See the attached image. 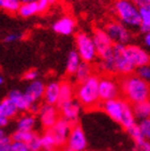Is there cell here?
I'll return each instance as SVG.
<instances>
[{
    "instance_id": "cell-1",
    "label": "cell",
    "mask_w": 150,
    "mask_h": 151,
    "mask_svg": "<svg viewBox=\"0 0 150 151\" xmlns=\"http://www.w3.org/2000/svg\"><path fill=\"white\" fill-rule=\"evenodd\" d=\"M119 85L123 99L131 105L149 101L150 87L148 81H144L135 74L124 76Z\"/></svg>"
},
{
    "instance_id": "cell-2",
    "label": "cell",
    "mask_w": 150,
    "mask_h": 151,
    "mask_svg": "<svg viewBox=\"0 0 150 151\" xmlns=\"http://www.w3.org/2000/svg\"><path fill=\"white\" fill-rule=\"evenodd\" d=\"M99 76L92 74L86 81L78 84V87L75 90L76 100L81 107L87 109H93L101 105V101L99 98Z\"/></svg>"
},
{
    "instance_id": "cell-3",
    "label": "cell",
    "mask_w": 150,
    "mask_h": 151,
    "mask_svg": "<svg viewBox=\"0 0 150 151\" xmlns=\"http://www.w3.org/2000/svg\"><path fill=\"white\" fill-rule=\"evenodd\" d=\"M115 12L119 19L118 22L128 29H139L141 18L138 9L131 0H117L115 2Z\"/></svg>"
},
{
    "instance_id": "cell-4",
    "label": "cell",
    "mask_w": 150,
    "mask_h": 151,
    "mask_svg": "<svg viewBox=\"0 0 150 151\" xmlns=\"http://www.w3.org/2000/svg\"><path fill=\"white\" fill-rule=\"evenodd\" d=\"M75 45L81 61L87 63H92L98 58V52L95 50L91 35L85 32H79L75 37Z\"/></svg>"
},
{
    "instance_id": "cell-5",
    "label": "cell",
    "mask_w": 150,
    "mask_h": 151,
    "mask_svg": "<svg viewBox=\"0 0 150 151\" xmlns=\"http://www.w3.org/2000/svg\"><path fill=\"white\" fill-rule=\"evenodd\" d=\"M99 98L100 101L103 102L110 100L120 98V85L117 79H115L112 75L103 76L99 79Z\"/></svg>"
},
{
    "instance_id": "cell-6",
    "label": "cell",
    "mask_w": 150,
    "mask_h": 151,
    "mask_svg": "<svg viewBox=\"0 0 150 151\" xmlns=\"http://www.w3.org/2000/svg\"><path fill=\"white\" fill-rule=\"evenodd\" d=\"M112 57H114V64H115L116 74L128 76L135 72V68L128 60L124 55V45L121 44H114L112 47Z\"/></svg>"
},
{
    "instance_id": "cell-7",
    "label": "cell",
    "mask_w": 150,
    "mask_h": 151,
    "mask_svg": "<svg viewBox=\"0 0 150 151\" xmlns=\"http://www.w3.org/2000/svg\"><path fill=\"white\" fill-rule=\"evenodd\" d=\"M104 30L114 44L125 45L131 40V37H132L130 29H128L127 27L122 25L118 20H112V22L108 23Z\"/></svg>"
},
{
    "instance_id": "cell-8",
    "label": "cell",
    "mask_w": 150,
    "mask_h": 151,
    "mask_svg": "<svg viewBox=\"0 0 150 151\" xmlns=\"http://www.w3.org/2000/svg\"><path fill=\"white\" fill-rule=\"evenodd\" d=\"M71 127H72V124L69 121L62 119L60 117V119L58 120L52 128H49L48 130H45L53 138L57 149L63 148L66 146Z\"/></svg>"
},
{
    "instance_id": "cell-9",
    "label": "cell",
    "mask_w": 150,
    "mask_h": 151,
    "mask_svg": "<svg viewBox=\"0 0 150 151\" xmlns=\"http://www.w3.org/2000/svg\"><path fill=\"white\" fill-rule=\"evenodd\" d=\"M87 145L88 142L83 128L78 123L72 124L66 139V147L70 148L72 151H86Z\"/></svg>"
},
{
    "instance_id": "cell-10",
    "label": "cell",
    "mask_w": 150,
    "mask_h": 151,
    "mask_svg": "<svg viewBox=\"0 0 150 151\" xmlns=\"http://www.w3.org/2000/svg\"><path fill=\"white\" fill-rule=\"evenodd\" d=\"M124 55L135 69L149 64L150 62V56L148 52L138 45H124Z\"/></svg>"
},
{
    "instance_id": "cell-11",
    "label": "cell",
    "mask_w": 150,
    "mask_h": 151,
    "mask_svg": "<svg viewBox=\"0 0 150 151\" xmlns=\"http://www.w3.org/2000/svg\"><path fill=\"white\" fill-rule=\"evenodd\" d=\"M38 115H39L41 124L45 130L52 128L60 119V113H59V108L57 105H49L44 103L43 105L40 106Z\"/></svg>"
},
{
    "instance_id": "cell-12",
    "label": "cell",
    "mask_w": 150,
    "mask_h": 151,
    "mask_svg": "<svg viewBox=\"0 0 150 151\" xmlns=\"http://www.w3.org/2000/svg\"><path fill=\"white\" fill-rule=\"evenodd\" d=\"M128 102L125 100L122 99V98H118V99L103 102L102 103V108L105 111V114H107L110 116V119H112L115 122L120 124L124 108H125Z\"/></svg>"
},
{
    "instance_id": "cell-13",
    "label": "cell",
    "mask_w": 150,
    "mask_h": 151,
    "mask_svg": "<svg viewBox=\"0 0 150 151\" xmlns=\"http://www.w3.org/2000/svg\"><path fill=\"white\" fill-rule=\"evenodd\" d=\"M60 117L62 119L69 121L71 124L77 123V120L79 118L81 111V105L77 102V100H70L68 102H64L63 104L58 106Z\"/></svg>"
},
{
    "instance_id": "cell-14",
    "label": "cell",
    "mask_w": 150,
    "mask_h": 151,
    "mask_svg": "<svg viewBox=\"0 0 150 151\" xmlns=\"http://www.w3.org/2000/svg\"><path fill=\"white\" fill-rule=\"evenodd\" d=\"M91 38H92L93 44H94L95 50H97V52H98V56H102L103 54L108 52L112 47V45H114V43L112 42L110 37L107 35L105 30L101 29V28H97V29L93 30Z\"/></svg>"
},
{
    "instance_id": "cell-15",
    "label": "cell",
    "mask_w": 150,
    "mask_h": 151,
    "mask_svg": "<svg viewBox=\"0 0 150 151\" xmlns=\"http://www.w3.org/2000/svg\"><path fill=\"white\" fill-rule=\"evenodd\" d=\"M76 28V22L71 16H63L60 19H58L54 25L53 29L54 31L62 35H70L74 32Z\"/></svg>"
},
{
    "instance_id": "cell-16",
    "label": "cell",
    "mask_w": 150,
    "mask_h": 151,
    "mask_svg": "<svg viewBox=\"0 0 150 151\" xmlns=\"http://www.w3.org/2000/svg\"><path fill=\"white\" fill-rule=\"evenodd\" d=\"M8 99L15 105V107L17 108V111H22V113H28L30 105L32 104L31 102L28 100L26 94L19 90H12L9 93Z\"/></svg>"
},
{
    "instance_id": "cell-17",
    "label": "cell",
    "mask_w": 150,
    "mask_h": 151,
    "mask_svg": "<svg viewBox=\"0 0 150 151\" xmlns=\"http://www.w3.org/2000/svg\"><path fill=\"white\" fill-rule=\"evenodd\" d=\"M44 89H45V85L43 81L35 79L30 83V85L27 87L26 91L24 93L26 94L29 101L31 103H35V102H39L43 99Z\"/></svg>"
},
{
    "instance_id": "cell-18",
    "label": "cell",
    "mask_w": 150,
    "mask_h": 151,
    "mask_svg": "<svg viewBox=\"0 0 150 151\" xmlns=\"http://www.w3.org/2000/svg\"><path fill=\"white\" fill-rule=\"evenodd\" d=\"M59 87L60 83L58 81H50L49 84L45 85L43 94V101L45 104L57 105L59 100Z\"/></svg>"
},
{
    "instance_id": "cell-19",
    "label": "cell",
    "mask_w": 150,
    "mask_h": 151,
    "mask_svg": "<svg viewBox=\"0 0 150 151\" xmlns=\"http://www.w3.org/2000/svg\"><path fill=\"white\" fill-rule=\"evenodd\" d=\"M75 96V89L72 83L70 81H62L60 83V87H59V100H58V104H63L64 102H68L70 100L74 99Z\"/></svg>"
},
{
    "instance_id": "cell-20",
    "label": "cell",
    "mask_w": 150,
    "mask_h": 151,
    "mask_svg": "<svg viewBox=\"0 0 150 151\" xmlns=\"http://www.w3.org/2000/svg\"><path fill=\"white\" fill-rule=\"evenodd\" d=\"M37 123V117L30 113L24 114L20 116L16 123V128L18 131H33Z\"/></svg>"
},
{
    "instance_id": "cell-21",
    "label": "cell",
    "mask_w": 150,
    "mask_h": 151,
    "mask_svg": "<svg viewBox=\"0 0 150 151\" xmlns=\"http://www.w3.org/2000/svg\"><path fill=\"white\" fill-rule=\"evenodd\" d=\"M18 111L15 107V105L10 101L8 98L4 99L2 102H0V115L8 120L13 119L17 116Z\"/></svg>"
},
{
    "instance_id": "cell-22",
    "label": "cell",
    "mask_w": 150,
    "mask_h": 151,
    "mask_svg": "<svg viewBox=\"0 0 150 151\" xmlns=\"http://www.w3.org/2000/svg\"><path fill=\"white\" fill-rule=\"evenodd\" d=\"M132 111L135 119H148L150 116V102L145 101L133 104Z\"/></svg>"
},
{
    "instance_id": "cell-23",
    "label": "cell",
    "mask_w": 150,
    "mask_h": 151,
    "mask_svg": "<svg viewBox=\"0 0 150 151\" xmlns=\"http://www.w3.org/2000/svg\"><path fill=\"white\" fill-rule=\"evenodd\" d=\"M92 67H91V63H87L81 61L79 67L77 68V70L75 71V73L73 74L75 77V81H77L78 84L83 83L84 81H86L89 76H91L93 74Z\"/></svg>"
},
{
    "instance_id": "cell-24",
    "label": "cell",
    "mask_w": 150,
    "mask_h": 151,
    "mask_svg": "<svg viewBox=\"0 0 150 151\" xmlns=\"http://www.w3.org/2000/svg\"><path fill=\"white\" fill-rule=\"evenodd\" d=\"M17 13L22 16V17H31V16H33V15L38 14L39 11H38L37 1L20 3Z\"/></svg>"
},
{
    "instance_id": "cell-25",
    "label": "cell",
    "mask_w": 150,
    "mask_h": 151,
    "mask_svg": "<svg viewBox=\"0 0 150 151\" xmlns=\"http://www.w3.org/2000/svg\"><path fill=\"white\" fill-rule=\"evenodd\" d=\"M81 60L78 56L76 50H71L68 56V60H66V73L70 75H73L75 71L77 70V68L79 67Z\"/></svg>"
},
{
    "instance_id": "cell-26",
    "label": "cell",
    "mask_w": 150,
    "mask_h": 151,
    "mask_svg": "<svg viewBox=\"0 0 150 151\" xmlns=\"http://www.w3.org/2000/svg\"><path fill=\"white\" fill-rule=\"evenodd\" d=\"M141 26L139 29L143 33H149L150 31V8H141L138 9Z\"/></svg>"
},
{
    "instance_id": "cell-27",
    "label": "cell",
    "mask_w": 150,
    "mask_h": 151,
    "mask_svg": "<svg viewBox=\"0 0 150 151\" xmlns=\"http://www.w3.org/2000/svg\"><path fill=\"white\" fill-rule=\"evenodd\" d=\"M20 6L19 0H0V9L6 11L10 14L17 13L18 8Z\"/></svg>"
},
{
    "instance_id": "cell-28",
    "label": "cell",
    "mask_w": 150,
    "mask_h": 151,
    "mask_svg": "<svg viewBox=\"0 0 150 151\" xmlns=\"http://www.w3.org/2000/svg\"><path fill=\"white\" fill-rule=\"evenodd\" d=\"M41 150L42 151H57V147H56L55 142L53 140L48 133L46 131L44 132V134L41 136Z\"/></svg>"
},
{
    "instance_id": "cell-29",
    "label": "cell",
    "mask_w": 150,
    "mask_h": 151,
    "mask_svg": "<svg viewBox=\"0 0 150 151\" xmlns=\"http://www.w3.org/2000/svg\"><path fill=\"white\" fill-rule=\"evenodd\" d=\"M35 131H18L16 130V132L13 133V135L11 136L12 142H27L31 139L32 135H33Z\"/></svg>"
},
{
    "instance_id": "cell-30",
    "label": "cell",
    "mask_w": 150,
    "mask_h": 151,
    "mask_svg": "<svg viewBox=\"0 0 150 151\" xmlns=\"http://www.w3.org/2000/svg\"><path fill=\"white\" fill-rule=\"evenodd\" d=\"M27 147L30 151H38L41 150V135L38 133H33L31 139L26 144Z\"/></svg>"
},
{
    "instance_id": "cell-31",
    "label": "cell",
    "mask_w": 150,
    "mask_h": 151,
    "mask_svg": "<svg viewBox=\"0 0 150 151\" xmlns=\"http://www.w3.org/2000/svg\"><path fill=\"white\" fill-rule=\"evenodd\" d=\"M139 129V132L141 133V135L146 138V139H149L150 137V120L148 119H141L139 121V123L137 124Z\"/></svg>"
},
{
    "instance_id": "cell-32",
    "label": "cell",
    "mask_w": 150,
    "mask_h": 151,
    "mask_svg": "<svg viewBox=\"0 0 150 151\" xmlns=\"http://www.w3.org/2000/svg\"><path fill=\"white\" fill-rule=\"evenodd\" d=\"M136 75L143 78L144 81H149L150 79V67L149 64H146V65H141V67L136 68Z\"/></svg>"
},
{
    "instance_id": "cell-33",
    "label": "cell",
    "mask_w": 150,
    "mask_h": 151,
    "mask_svg": "<svg viewBox=\"0 0 150 151\" xmlns=\"http://www.w3.org/2000/svg\"><path fill=\"white\" fill-rule=\"evenodd\" d=\"M128 132H129V134H130L131 137H132L133 140H134L135 142H138V140L144 139V138H145V137L141 135V132H139V129H138V127H137V123L133 125L132 128L129 129V130H128Z\"/></svg>"
},
{
    "instance_id": "cell-34",
    "label": "cell",
    "mask_w": 150,
    "mask_h": 151,
    "mask_svg": "<svg viewBox=\"0 0 150 151\" xmlns=\"http://www.w3.org/2000/svg\"><path fill=\"white\" fill-rule=\"evenodd\" d=\"M136 149L137 151H150V144L149 140L144 138V139L138 140V142H135Z\"/></svg>"
},
{
    "instance_id": "cell-35",
    "label": "cell",
    "mask_w": 150,
    "mask_h": 151,
    "mask_svg": "<svg viewBox=\"0 0 150 151\" xmlns=\"http://www.w3.org/2000/svg\"><path fill=\"white\" fill-rule=\"evenodd\" d=\"M28 147L25 142H11V151H28Z\"/></svg>"
},
{
    "instance_id": "cell-36",
    "label": "cell",
    "mask_w": 150,
    "mask_h": 151,
    "mask_svg": "<svg viewBox=\"0 0 150 151\" xmlns=\"http://www.w3.org/2000/svg\"><path fill=\"white\" fill-rule=\"evenodd\" d=\"M37 4H38V11H39V13H45L48 10L49 6H50V2H49V0H38Z\"/></svg>"
},
{
    "instance_id": "cell-37",
    "label": "cell",
    "mask_w": 150,
    "mask_h": 151,
    "mask_svg": "<svg viewBox=\"0 0 150 151\" xmlns=\"http://www.w3.org/2000/svg\"><path fill=\"white\" fill-rule=\"evenodd\" d=\"M11 142V137L4 132L3 129H0V147H2L3 145H6V144H10Z\"/></svg>"
},
{
    "instance_id": "cell-38",
    "label": "cell",
    "mask_w": 150,
    "mask_h": 151,
    "mask_svg": "<svg viewBox=\"0 0 150 151\" xmlns=\"http://www.w3.org/2000/svg\"><path fill=\"white\" fill-rule=\"evenodd\" d=\"M133 2V4L137 8H150V0H131Z\"/></svg>"
},
{
    "instance_id": "cell-39",
    "label": "cell",
    "mask_w": 150,
    "mask_h": 151,
    "mask_svg": "<svg viewBox=\"0 0 150 151\" xmlns=\"http://www.w3.org/2000/svg\"><path fill=\"white\" fill-rule=\"evenodd\" d=\"M38 75H39V73H38L37 70H29L28 72L25 73V75H24V78L26 79V81H33L38 78Z\"/></svg>"
},
{
    "instance_id": "cell-40",
    "label": "cell",
    "mask_w": 150,
    "mask_h": 151,
    "mask_svg": "<svg viewBox=\"0 0 150 151\" xmlns=\"http://www.w3.org/2000/svg\"><path fill=\"white\" fill-rule=\"evenodd\" d=\"M20 39V35H17V33H10L4 38V42L6 43H13V42H16L17 40Z\"/></svg>"
},
{
    "instance_id": "cell-41",
    "label": "cell",
    "mask_w": 150,
    "mask_h": 151,
    "mask_svg": "<svg viewBox=\"0 0 150 151\" xmlns=\"http://www.w3.org/2000/svg\"><path fill=\"white\" fill-rule=\"evenodd\" d=\"M40 106H41V105L39 104V102H35V103H32V104L30 105V108H29L28 113L32 114V115H37V114L39 113Z\"/></svg>"
},
{
    "instance_id": "cell-42",
    "label": "cell",
    "mask_w": 150,
    "mask_h": 151,
    "mask_svg": "<svg viewBox=\"0 0 150 151\" xmlns=\"http://www.w3.org/2000/svg\"><path fill=\"white\" fill-rule=\"evenodd\" d=\"M8 122H9V120L0 115V129H3V128H4V127H6V125L8 124Z\"/></svg>"
},
{
    "instance_id": "cell-43",
    "label": "cell",
    "mask_w": 150,
    "mask_h": 151,
    "mask_svg": "<svg viewBox=\"0 0 150 151\" xmlns=\"http://www.w3.org/2000/svg\"><path fill=\"white\" fill-rule=\"evenodd\" d=\"M144 42H145V45L147 47L150 46V33H146V35H145Z\"/></svg>"
},
{
    "instance_id": "cell-44",
    "label": "cell",
    "mask_w": 150,
    "mask_h": 151,
    "mask_svg": "<svg viewBox=\"0 0 150 151\" xmlns=\"http://www.w3.org/2000/svg\"><path fill=\"white\" fill-rule=\"evenodd\" d=\"M20 3H25V2H32V1H38V0H19Z\"/></svg>"
},
{
    "instance_id": "cell-45",
    "label": "cell",
    "mask_w": 150,
    "mask_h": 151,
    "mask_svg": "<svg viewBox=\"0 0 150 151\" xmlns=\"http://www.w3.org/2000/svg\"><path fill=\"white\" fill-rule=\"evenodd\" d=\"M61 149H62V151H72L70 148H68V147H66V146H64L63 148H61Z\"/></svg>"
},
{
    "instance_id": "cell-46",
    "label": "cell",
    "mask_w": 150,
    "mask_h": 151,
    "mask_svg": "<svg viewBox=\"0 0 150 151\" xmlns=\"http://www.w3.org/2000/svg\"><path fill=\"white\" fill-rule=\"evenodd\" d=\"M2 83H3V78H2V76L0 75V85L2 84Z\"/></svg>"
},
{
    "instance_id": "cell-47",
    "label": "cell",
    "mask_w": 150,
    "mask_h": 151,
    "mask_svg": "<svg viewBox=\"0 0 150 151\" xmlns=\"http://www.w3.org/2000/svg\"><path fill=\"white\" fill-rule=\"evenodd\" d=\"M55 1H57V0H49V2H50V3H54Z\"/></svg>"
},
{
    "instance_id": "cell-48",
    "label": "cell",
    "mask_w": 150,
    "mask_h": 151,
    "mask_svg": "<svg viewBox=\"0 0 150 151\" xmlns=\"http://www.w3.org/2000/svg\"><path fill=\"white\" fill-rule=\"evenodd\" d=\"M28 151H30V150H28ZM38 151H42V150H38Z\"/></svg>"
}]
</instances>
